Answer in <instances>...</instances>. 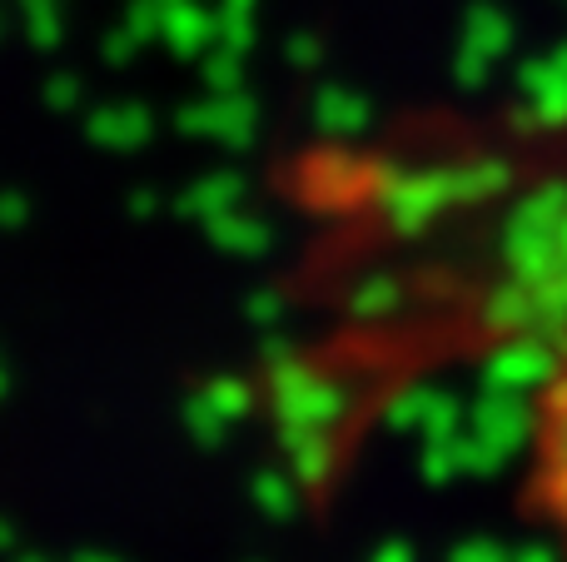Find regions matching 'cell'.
Returning a JSON list of instances; mask_svg holds the SVG:
<instances>
[{"label": "cell", "instance_id": "6da1fadb", "mask_svg": "<svg viewBox=\"0 0 567 562\" xmlns=\"http://www.w3.org/2000/svg\"><path fill=\"white\" fill-rule=\"evenodd\" d=\"M523 503H528L533 523L567 558V329L533 384L528 444H523Z\"/></svg>", "mask_w": 567, "mask_h": 562}]
</instances>
